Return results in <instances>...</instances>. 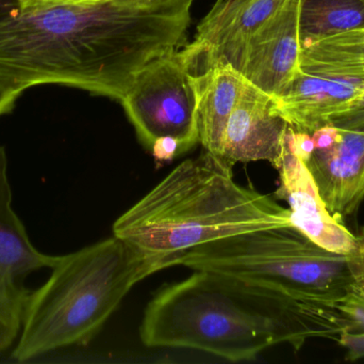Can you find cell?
<instances>
[{
	"mask_svg": "<svg viewBox=\"0 0 364 364\" xmlns=\"http://www.w3.org/2000/svg\"><path fill=\"white\" fill-rule=\"evenodd\" d=\"M348 331V321L333 306L195 271L149 301L140 336L149 348L200 350L237 363L278 344L299 350L310 339L337 341Z\"/></svg>",
	"mask_w": 364,
	"mask_h": 364,
	"instance_id": "cell-1",
	"label": "cell"
},
{
	"mask_svg": "<svg viewBox=\"0 0 364 364\" xmlns=\"http://www.w3.org/2000/svg\"><path fill=\"white\" fill-rule=\"evenodd\" d=\"M119 100L157 160H172L199 143L194 75L179 51L144 66Z\"/></svg>",
	"mask_w": 364,
	"mask_h": 364,
	"instance_id": "cell-6",
	"label": "cell"
},
{
	"mask_svg": "<svg viewBox=\"0 0 364 364\" xmlns=\"http://www.w3.org/2000/svg\"><path fill=\"white\" fill-rule=\"evenodd\" d=\"M232 167L207 151L184 160L117 218L113 235L166 269L205 244L292 224L290 209L239 185Z\"/></svg>",
	"mask_w": 364,
	"mask_h": 364,
	"instance_id": "cell-2",
	"label": "cell"
},
{
	"mask_svg": "<svg viewBox=\"0 0 364 364\" xmlns=\"http://www.w3.org/2000/svg\"><path fill=\"white\" fill-rule=\"evenodd\" d=\"M331 215L343 222L364 200V110L354 111L311 134L289 128Z\"/></svg>",
	"mask_w": 364,
	"mask_h": 364,
	"instance_id": "cell-7",
	"label": "cell"
},
{
	"mask_svg": "<svg viewBox=\"0 0 364 364\" xmlns=\"http://www.w3.org/2000/svg\"><path fill=\"white\" fill-rule=\"evenodd\" d=\"M16 100L17 98L12 94L6 93L4 90L0 89V118L13 110Z\"/></svg>",
	"mask_w": 364,
	"mask_h": 364,
	"instance_id": "cell-17",
	"label": "cell"
},
{
	"mask_svg": "<svg viewBox=\"0 0 364 364\" xmlns=\"http://www.w3.org/2000/svg\"><path fill=\"white\" fill-rule=\"evenodd\" d=\"M177 265L333 307L352 288H364L363 261L320 247L293 224L248 231L205 244L179 256L174 263Z\"/></svg>",
	"mask_w": 364,
	"mask_h": 364,
	"instance_id": "cell-4",
	"label": "cell"
},
{
	"mask_svg": "<svg viewBox=\"0 0 364 364\" xmlns=\"http://www.w3.org/2000/svg\"><path fill=\"white\" fill-rule=\"evenodd\" d=\"M277 170L280 183L275 196L290 207L293 226L320 247L364 262V232L354 234L331 215L311 173L295 150L289 128Z\"/></svg>",
	"mask_w": 364,
	"mask_h": 364,
	"instance_id": "cell-10",
	"label": "cell"
},
{
	"mask_svg": "<svg viewBox=\"0 0 364 364\" xmlns=\"http://www.w3.org/2000/svg\"><path fill=\"white\" fill-rule=\"evenodd\" d=\"M162 269L114 235L57 256L50 277L32 290L11 356L27 363L89 343L132 288Z\"/></svg>",
	"mask_w": 364,
	"mask_h": 364,
	"instance_id": "cell-3",
	"label": "cell"
},
{
	"mask_svg": "<svg viewBox=\"0 0 364 364\" xmlns=\"http://www.w3.org/2000/svg\"><path fill=\"white\" fill-rule=\"evenodd\" d=\"M301 53L299 0H288L250 38L237 72L261 91L277 98L297 74Z\"/></svg>",
	"mask_w": 364,
	"mask_h": 364,
	"instance_id": "cell-11",
	"label": "cell"
},
{
	"mask_svg": "<svg viewBox=\"0 0 364 364\" xmlns=\"http://www.w3.org/2000/svg\"><path fill=\"white\" fill-rule=\"evenodd\" d=\"M288 128L275 98L246 80L227 123L220 157L232 165L269 162L277 169Z\"/></svg>",
	"mask_w": 364,
	"mask_h": 364,
	"instance_id": "cell-12",
	"label": "cell"
},
{
	"mask_svg": "<svg viewBox=\"0 0 364 364\" xmlns=\"http://www.w3.org/2000/svg\"><path fill=\"white\" fill-rule=\"evenodd\" d=\"M336 308L348 323V331L364 333V288L356 286L342 297Z\"/></svg>",
	"mask_w": 364,
	"mask_h": 364,
	"instance_id": "cell-15",
	"label": "cell"
},
{
	"mask_svg": "<svg viewBox=\"0 0 364 364\" xmlns=\"http://www.w3.org/2000/svg\"><path fill=\"white\" fill-rule=\"evenodd\" d=\"M364 28V0H299L301 46Z\"/></svg>",
	"mask_w": 364,
	"mask_h": 364,
	"instance_id": "cell-14",
	"label": "cell"
},
{
	"mask_svg": "<svg viewBox=\"0 0 364 364\" xmlns=\"http://www.w3.org/2000/svg\"><path fill=\"white\" fill-rule=\"evenodd\" d=\"M338 344L346 350V359L350 361L364 358V333L344 331L337 340Z\"/></svg>",
	"mask_w": 364,
	"mask_h": 364,
	"instance_id": "cell-16",
	"label": "cell"
},
{
	"mask_svg": "<svg viewBox=\"0 0 364 364\" xmlns=\"http://www.w3.org/2000/svg\"><path fill=\"white\" fill-rule=\"evenodd\" d=\"M194 79L199 143L205 151L220 156L227 123L246 79L227 64L212 66Z\"/></svg>",
	"mask_w": 364,
	"mask_h": 364,
	"instance_id": "cell-13",
	"label": "cell"
},
{
	"mask_svg": "<svg viewBox=\"0 0 364 364\" xmlns=\"http://www.w3.org/2000/svg\"><path fill=\"white\" fill-rule=\"evenodd\" d=\"M288 0H218L197 26L194 40L179 51L196 75L218 64L237 71L250 38Z\"/></svg>",
	"mask_w": 364,
	"mask_h": 364,
	"instance_id": "cell-9",
	"label": "cell"
},
{
	"mask_svg": "<svg viewBox=\"0 0 364 364\" xmlns=\"http://www.w3.org/2000/svg\"><path fill=\"white\" fill-rule=\"evenodd\" d=\"M57 256L41 252L13 207L6 149L0 145V355L13 350L32 290L28 279L55 264Z\"/></svg>",
	"mask_w": 364,
	"mask_h": 364,
	"instance_id": "cell-8",
	"label": "cell"
},
{
	"mask_svg": "<svg viewBox=\"0 0 364 364\" xmlns=\"http://www.w3.org/2000/svg\"><path fill=\"white\" fill-rule=\"evenodd\" d=\"M85 1V0H19L23 6H36V4H58L68 2Z\"/></svg>",
	"mask_w": 364,
	"mask_h": 364,
	"instance_id": "cell-18",
	"label": "cell"
},
{
	"mask_svg": "<svg viewBox=\"0 0 364 364\" xmlns=\"http://www.w3.org/2000/svg\"><path fill=\"white\" fill-rule=\"evenodd\" d=\"M363 94L360 28L303 45L297 74L275 103L293 130L311 134L350 113Z\"/></svg>",
	"mask_w": 364,
	"mask_h": 364,
	"instance_id": "cell-5",
	"label": "cell"
}]
</instances>
